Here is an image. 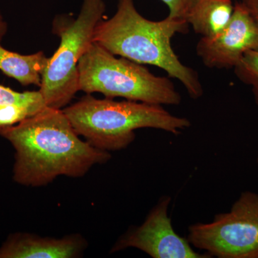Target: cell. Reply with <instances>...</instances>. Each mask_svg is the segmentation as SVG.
Listing matches in <instances>:
<instances>
[{
    "instance_id": "e0dca14e",
    "label": "cell",
    "mask_w": 258,
    "mask_h": 258,
    "mask_svg": "<svg viewBox=\"0 0 258 258\" xmlns=\"http://www.w3.org/2000/svg\"><path fill=\"white\" fill-rule=\"evenodd\" d=\"M257 164H258V157H257Z\"/></svg>"
},
{
    "instance_id": "6da1fadb",
    "label": "cell",
    "mask_w": 258,
    "mask_h": 258,
    "mask_svg": "<svg viewBox=\"0 0 258 258\" xmlns=\"http://www.w3.org/2000/svg\"><path fill=\"white\" fill-rule=\"evenodd\" d=\"M0 135L15 149L14 179L25 186H42L61 175L81 176L111 158L80 139L62 110L49 106L0 129Z\"/></svg>"
},
{
    "instance_id": "277c9868",
    "label": "cell",
    "mask_w": 258,
    "mask_h": 258,
    "mask_svg": "<svg viewBox=\"0 0 258 258\" xmlns=\"http://www.w3.org/2000/svg\"><path fill=\"white\" fill-rule=\"evenodd\" d=\"M79 90L107 98L178 106L181 96L169 78L152 74L142 64L120 57L93 42L78 64Z\"/></svg>"
},
{
    "instance_id": "7a4b0ae2",
    "label": "cell",
    "mask_w": 258,
    "mask_h": 258,
    "mask_svg": "<svg viewBox=\"0 0 258 258\" xmlns=\"http://www.w3.org/2000/svg\"><path fill=\"white\" fill-rule=\"evenodd\" d=\"M187 30L184 20L167 16L152 21L137 11L134 0H118L115 14L97 25L93 42L113 55L164 70L181 83L191 98L198 99L204 91L198 73L183 64L171 46L173 37Z\"/></svg>"
},
{
    "instance_id": "ba28073f",
    "label": "cell",
    "mask_w": 258,
    "mask_h": 258,
    "mask_svg": "<svg viewBox=\"0 0 258 258\" xmlns=\"http://www.w3.org/2000/svg\"><path fill=\"white\" fill-rule=\"evenodd\" d=\"M258 50V24L241 3L234 5L233 13L225 28L212 37H202L197 54L210 69H234L244 54Z\"/></svg>"
},
{
    "instance_id": "3957f363",
    "label": "cell",
    "mask_w": 258,
    "mask_h": 258,
    "mask_svg": "<svg viewBox=\"0 0 258 258\" xmlns=\"http://www.w3.org/2000/svg\"><path fill=\"white\" fill-rule=\"evenodd\" d=\"M62 111L76 133L93 147L107 152L128 147L137 129H159L179 135L191 126L189 119L171 114L161 105L98 99L89 95Z\"/></svg>"
},
{
    "instance_id": "5b68a950",
    "label": "cell",
    "mask_w": 258,
    "mask_h": 258,
    "mask_svg": "<svg viewBox=\"0 0 258 258\" xmlns=\"http://www.w3.org/2000/svg\"><path fill=\"white\" fill-rule=\"evenodd\" d=\"M105 12L104 0H83L77 18L60 30V45L50 57L39 90L47 106L60 109L79 91L78 64Z\"/></svg>"
},
{
    "instance_id": "8992f818",
    "label": "cell",
    "mask_w": 258,
    "mask_h": 258,
    "mask_svg": "<svg viewBox=\"0 0 258 258\" xmlns=\"http://www.w3.org/2000/svg\"><path fill=\"white\" fill-rule=\"evenodd\" d=\"M192 247L218 258H258V194L244 191L230 211L188 228Z\"/></svg>"
},
{
    "instance_id": "7c38bea8",
    "label": "cell",
    "mask_w": 258,
    "mask_h": 258,
    "mask_svg": "<svg viewBox=\"0 0 258 258\" xmlns=\"http://www.w3.org/2000/svg\"><path fill=\"white\" fill-rule=\"evenodd\" d=\"M17 106L26 107L37 113L47 106L40 91L17 92L0 85V118Z\"/></svg>"
},
{
    "instance_id": "30bf717a",
    "label": "cell",
    "mask_w": 258,
    "mask_h": 258,
    "mask_svg": "<svg viewBox=\"0 0 258 258\" xmlns=\"http://www.w3.org/2000/svg\"><path fill=\"white\" fill-rule=\"evenodd\" d=\"M233 10L232 0H193L186 22L202 37H212L225 28Z\"/></svg>"
},
{
    "instance_id": "9c48e42d",
    "label": "cell",
    "mask_w": 258,
    "mask_h": 258,
    "mask_svg": "<svg viewBox=\"0 0 258 258\" xmlns=\"http://www.w3.org/2000/svg\"><path fill=\"white\" fill-rule=\"evenodd\" d=\"M81 249L74 238H39L28 235H16L0 248V258H71Z\"/></svg>"
},
{
    "instance_id": "5bb4252c",
    "label": "cell",
    "mask_w": 258,
    "mask_h": 258,
    "mask_svg": "<svg viewBox=\"0 0 258 258\" xmlns=\"http://www.w3.org/2000/svg\"><path fill=\"white\" fill-rule=\"evenodd\" d=\"M169 10L168 17L186 22V16L193 0H161ZM187 23V22H186Z\"/></svg>"
},
{
    "instance_id": "4fadbf2b",
    "label": "cell",
    "mask_w": 258,
    "mask_h": 258,
    "mask_svg": "<svg viewBox=\"0 0 258 258\" xmlns=\"http://www.w3.org/2000/svg\"><path fill=\"white\" fill-rule=\"evenodd\" d=\"M233 69L237 79L252 88L258 108V50L246 52Z\"/></svg>"
},
{
    "instance_id": "52a82bcc",
    "label": "cell",
    "mask_w": 258,
    "mask_h": 258,
    "mask_svg": "<svg viewBox=\"0 0 258 258\" xmlns=\"http://www.w3.org/2000/svg\"><path fill=\"white\" fill-rule=\"evenodd\" d=\"M171 201L170 197L160 199L144 223L122 237L113 251L134 247L154 258L212 257L197 252L187 238L176 233L169 216Z\"/></svg>"
},
{
    "instance_id": "9a60e30c",
    "label": "cell",
    "mask_w": 258,
    "mask_h": 258,
    "mask_svg": "<svg viewBox=\"0 0 258 258\" xmlns=\"http://www.w3.org/2000/svg\"><path fill=\"white\" fill-rule=\"evenodd\" d=\"M241 3L258 24V0H241Z\"/></svg>"
},
{
    "instance_id": "2e32d148",
    "label": "cell",
    "mask_w": 258,
    "mask_h": 258,
    "mask_svg": "<svg viewBox=\"0 0 258 258\" xmlns=\"http://www.w3.org/2000/svg\"><path fill=\"white\" fill-rule=\"evenodd\" d=\"M7 30H8V26H7V23H5L4 18H3V15L0 13V42L3 40L5 34H6Z\"/></svg>"
},
{
    "instance_id": "8fae6325",
    "label": "cell",
    "mask_w": 258,
    "mask_h": 258,
    "mask_svg": "<svg viewBox=\"0 0 258 258\" xmlns=\"http://www.w3.org/2000/svg\"><path fill=\"white\" fill-rule=\"evenodd\" d=\"M50 57L42 52L21 55L6 50L0 44V71L23 86H40L44 71Z\"/></svg>"
}]
</instances>
